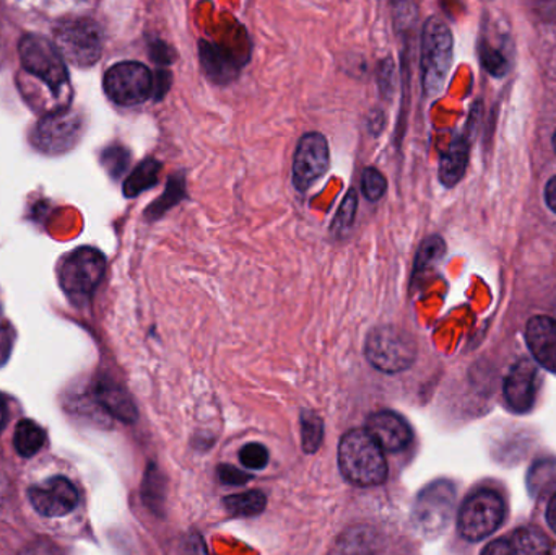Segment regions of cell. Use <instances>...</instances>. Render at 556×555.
I'll list each match as a JSON object with an SVG mask.
<instances>
[{"label":"cell","instance_id":"cell-1","mask_svg":"<svg viewBox=\"0 0 556 555\" xmlns=\"http://www.w3.org/2000/svg\"><path fill=\"white\" fill-rule=\"evenodd\" d=\"M339 466L343 478L359 488L382 484L388 463L376 440L366 430H350L339 445Z\"/></svg>","mask_w":556,"mask_h":555},{"label":"cell","instance_id":"cell-2","mask_svg":"<svg viewBox=\"0 0 556 555\" xmlns=\"http://www.w3.org/2000/svg\"><path fill=\"white\" fill-rule=\"evenodd\" d=\"M453 33L440 16H430L424 25L420 45L421 85L434 97L443 91L453 65Z\"/></svg>","mask_w":556,"mask_h":555},{"label":"cell","instance_id":"cell-3","mask_svg":"<svg viewBox=\"0 0 556 555\" xmlns=\"http://www.w3.org/2000/svg\"><path fill=\"white\" fill-rule=\"evenodd\" d=\"M54 45L68 64L91 67L103 52V29L87 16L64 20L55 26Z\"/></svg>","mask_w":556,"mask_h":555},{"label":"cell","instance_id":"cell-4","mask_svg":"<svg viewBox=\"0 0 556 555\" xmlns=\"http://www.w3.org/2000/svg\"><path fill=\"white\" fill-rule=\"evenodd\" d=\"M106 270V257L97 248L81 247L62 261L59 282L65 295L75 303L88 302L100 286Z\"/></svg>","mask_w":556,"mask_h":555},{"label":"cell","instance_id":"cell-5","mask_svg":"<svg viewBox=\"0 0 556 555\" xmlns=\"http://www.w3.org/2000/svg\"><path fill=\"white\" fill-rule=\"evenodd\" d=\"M20 62L25 72L39 78L54 93L68 87V71L54 41L38 33H28L20 39Z\"/></svg>","mask_w":556,"mask_h":555},{"label":"cell","instance_id":"cell-6","mask_svg":"<svg viewBox=\"0 0 556 555\" xmlns=\"http://www.w3.org/2000/svg\"><path fill=\"white\" fill-rule=\"evenodd\" d=\"M366 358L384 374L407 370L417 357V345L408 332L397 326H378L366 339Z\"/></svg>","mask_w":556,"mask_h":555},{"label":"cell","instance_id":"cell-7","mask_svg":"<svg viewBox=\"0 0 556 555\" xmlns=\"http://www.w3.org/2000/svg\"><path fill=\"white\" fill-rule=\"evenodd\" d=\"M104 91L119 106H137L155 93V77L142 62H117L108 68L103 78Z\"/></svg>","mask_w":556,"mask_h":555},{"label":"cell","instance_id":"cell-8","mask_svg":"<svg viewBox=\"0 0 556 555\" xmlns=\"http://www.w3.org/2000/svg\"><path fill=\"white\" fill-rule=\"evenodd\" d=\"M456 507V491L447 481H438L420 492L414 505V524L425 537L446 530Z\"/></svg>","mask_w":556,"mask_h":555},{"label":"cell","instance_id":"cell-9","mask_svg":"<svg viewBox=\"0 0 556 555\" xmlns=\"http://www.w3.org/2000/svg\"><path fill=\"white\" fill-rule=\"evenodd\" d=\"M505 518L503 499L493 491H479L460 508L459 531L464 540L482 541L498 530Z\"/></svg>","mask_w":556,"mask_h":555},{"label":"cell","instance_id":"cell-10","mask_svg":"<svg viewBox=\"0 0 556 555\" xmlns=\"http://www.w3.org/2000/svg\"><path fill=\"white\" fill-rule=\"evenodd\" d=\"M84 133V119L71 110H59L35 126L31 142L46 155H61L74 149Z\"/></svg>","mask_w":556,"mask_h":555},{"label":"cell","instance_id":"cell-11","mask_svg":"<svg viewBox=\"0 0 556 555\" xmlns=\"http://www.w3.org/2000/svg\"><path fill=\"white\" fill-rule=\"evenodd\" d=\"M330 165L329 142L320 133H306L298 140L294 150L291 181L298 192L313 188L317 179L326 175Z\"/></svg>","mask_w":556,"mask_h":555},{"label":"cell","instance_id":"cell-12","mask_svg":"<svg viewBox=\"0 0 556 555\" xmlns=\"http://www.w3.org/2000/svg\"><path fill=\"white\" fill-rule=\"evenodd\" d=\"M28 497L33 508L46 518L65 517L78 505L77 489L62 476L31 485Z\"/></svg>","mask_w":556,"mask_h":555},{"label":"cell","instance_id":"cell-13","mask_svg":"<svg viewBox=\"0 0 556 555\" xmlns=\"http://www.w3.org/2000/svg\"><path fill=\"white\" fill-rule=\"evenodd\" d=\"M538 391V370L532 362L521 361L509 370L505 380V398L516 413H526L534 406Z\"/></svg>","mask_w":556,"mask_h":555},{"label":"cell","instance_id":"cell-14","mask_svg":"<svg viewBox=\"0 0 556 555\" xmlns=\"http://www.w3.org/2000/svg\"><path fill=\"white\" fill-rule=\"evenodd\" d=\"M366 432L388 452H401L412 440V430L404 417L391 411L372 414L368 419Z\"/></svg>","mask_w":556,"mask_h":555},{"label":"cell","instance_id":"cell-15","mask_svg":"<svg viewBox=\"0 0 556 555\" xmlns=\"http://www.w3.org/2000/svg\"><path fill=\"white\" fill-rule=\"evenodd\" d=\"M526 341L535 361L556 374V321L547 316H535L528 323Z\"/></svg>","mask_w":556,"mask_h":555},{"label":"cell","instance_id":"cell-16","mask_svg":"<svg viewBox=\"0 0 556 555\" xmlns=\"http://www.w3.org/2000/svg\"><path fill=\"white\" fill-rule=\"evenodd\" d=\"M199 58H201L205 74L218 84L233 80L240 72V62L233 58V54L225 51V48L215 42H208L205 39L199 41Z\"/></svg>","mask_w":556,"mask_h":555},{"label":"cell","instance_id":"cell-17","mask_svg":"<svg viewBox=\"0 0 556 555\" xmlns=\"http://www.w3.org/2000/svg\"><path fill=\"white\" fill-rule=\"evenodd\" d=\"M94 400L106 413L113 414L116 419L124 422H134L137 419L136 406L129 394L114 381L100 380L94 387Z\"/></svg>","mask_w":556,"mask_h":555},{"label":"cell","instance_id":"cell-18","mask_svg":"<svg viewBox=\"0 0 556 555\" xmlns=\"http://www.w3.org/2000/svg\"><path fill=\"white\" fill-rule=\"evenodd\" d=\"M467 163H469V142L466 137L457 136L451 142L447 152L441 156L440 181L446 188H453L466 175Z\"/></svg>","mask_w":556,"mask_h":555},{"label":"cell","instance_id":"cell-19","mask_svg":"<svg viewBox=\"0 0 556 555\" xmlns=\"http://www.w3.org/2000/svg\"><path fill=\"white\" fill-rule=\"evenodd\" d=\"M509 555H552V541L538 528H521L508 540Z\"/></svg>","mask_w":556,"mask_h":555},{"label":"cell","instance_id":"cell-20","mask_svg":"<svg viewBox=\"0 0 556 555\" xmlns=\"http://www.w3.org/2000/svg\"><path fill=\"white\" fill-rule=\"evenodd\" d=\"M162 163L155 159L143 160L136 169L127 176L124 181L123 192L126 198H137L147 189L155 188L159 185Z\"/></svg>","mask_w":556,"mask_h":555},{"label":"cell","instance_id":"cell-21","mask_svg":"<svg viewBox=\"0 0 556 555\" xmlns=\"http://www.w3.org/2000/svg\"><path fill=\"white\" fill-rule=\"evenodd\" d=\"M46 442V432L35 420H20L13 433V446L23 458H31Z\"/></svg>","mask_w":556,"mask_h":555},{"label":"cell","instance_id":"cell-22","mask_svg":"<svg viewBox=\"0 0 556 555\" xmlns=\"http://www.w3.org/2000/svg\"><path fill=\"white\" fill-rule=\"evenodd\" d=\"M225 507L237 517H256L266 508V495L260 491L244 492L225 499Z\"/></svg>","mask_w":556,"mask_h":555},{"label":"cell","instance_id":"cell-23","mask_svg":"<svg viewBox=\"0 0 556 555\" xmlns=\"http://www.w3.org/2000/svg\"><path fill=\"white\" fill-rule=\"evenodd\" d=\"M444 253H446V243H444L443 238L438 237V235L428 237L420 244V250H418L417 257H415L414 273L421 274L437 266L443 260Z\"/></svg>","mask_w":556,"mask_h":555},{"label":"cell","instance_id":"cell-24","mask_svg":"<svg viewBox=\"0 0 556 555\" xmlns=\"http://www.w3.org/2000/svg\"><path fill=\"white\" fill-rule=\"evenodd\" d=\"M362 192L368 201H381L388 192V179L379 169L366 168L362 175Z\"/></svg>","mask_w":556,"mask_h":555},{"label":"cell","instance_id":"cell-25","mask_svg":"<svg viewBox=\"0 0 556 555\" xmlns=\"http://www.w3.org/2000/svg\"><path fill=\"white\" fill-rule=\"evenodd\" d=\"M182 198H185V181H182V179L176 181L175 178H172L169 179L165 194L147 211V215H150V218H159L160 215L168 211L169 205H175L176 202L181 201Z\"/></svg>","mask_w":556,"mask_h":555},{"label":"cell","instance_id":"cell-26","mask_svg":"<svg viewBox=\"0 0 556 555\" xmlns=\"http://www.w3.org/2000/svg\"><path fill=\"white\" fill-rule=\"evenodd\" d=\"M301 432H303V449L307 453L316 452L323 442V422L319 417L311 413H303Z\"/></svg>","mask_w":556,"mask_h":555},{"label":"cell","instance_id":"cell-27","mask_svg":"<svg viewBox=\"0 0 556 555\" xmlns=\"http://www.w3.org/2000/svg\"><path fill=\"white\" fill-rule=\"evenodd\" d=\"M101 163L113 178H119L129 166L130 155L124 147L111 146L101 155Z\"/></svg>","mask_w":556,"mask_h":555},{"label":"cell","instance_id":"cell-28","mask_svg":"<svg viewBox=\"0 0 556 555\" xmlns=\"http://www.w3.org/2000/svg\"><path fill=\"white\" fill-rule=\"evenodd\" d=\"M356 207H358V195H356L355 189H350L333 218L332 231L342 234V231L349 230L355 222Z\"/></svg>","mask_w":556,"mask_h":555},{"label":"cell","instance_id":"cell-29","mask_svg":"<svg viewBox=\"0 0 556 555\" xmlns=\"http://www.w3.org/2000/svg\"><path fill=\"white\" fill-rule=\"evenodd\" d=\"M240 459L250 469H264L269 463V452L261 443H248L241 449Z\"/></svg>","mask_w":556,"mask_h":555},{"label":"cell","instance_id":"cell-30","mask_svg":"<svg viewBox=\"0 0 556 555\" xmlns=\"http://www.w3.org/2000/svg\"><path fill=\"white\" fill-rule=\"evenodd\" d=\"M480 55H482L483 65L489 68L490 74L502 77L508 71V61H506L505 55L493 49L492 46L483 45L482 54Z\"/></svg>","mask_w":556,"mask_h":555},{"label":"cell","instance_id":"cell-31","mask_svg":"<svg viewBox=\"0 0 556 555\" xmlns=\"http://www.w3.org/2000/svg\"><path fill=\"white\" fill-rule=\"evenodd\" d=\"M20 555H62L51 541L39 540L28 544Z\"/></svg>","mask_w":556,"mask_h":555},{"label":"cell","instance_id":"cell-32","mask_svg":"<svg viewBox=\"0 0 556 555\" xmlns=\"http://www.w3.org/2000/svg\"><path fill=\"white\" fill-rule=\"evenodd\" d=\"M220 479L227 484L231 485H240L247 484L250 481V476L241 472L240 469L233 468V466H222L220 468Z\"/></svg>","mask_w":556,"mask_h":555},{"label":"cell","instance_id":"cell-33","mask_svg":"<svg viewBox=\"0 0 556 555\" xmlns=\"http://www.w3.org/2000/svg\"><path fill=\"white\" fill-rule=\"evenodd\" d=\"M12 328L9 325L0 323V367L5 364L12 351Z\"/></svg>","mask_w":556,"mask_h":555},{"label":"cell","instance_id":"cell-34","mask_svg":"<svg viewBox=\"0 0 556 555\" xmlns=\"http://www.w3.org/2000/svg\"><path fill=\"white\" fill-rule=\"evenodd\" d=\"M482 555H509L508 540H496L483 550Z\"/></svg>","mask_w":556,"mask_h":555},{"label":"cell","instance_id":"cell-35","mask_svg":"<svg viewBox=\"0 0 556 555\" xmlns=\"http://www.w3.org/2000/svg\"><path fill=\"white\" fill-rule=\"evenodd\" d=\"M545 201L556 214V176L548 181L547 188H545Z\"/></svg>","mask_w":556,"mask_h":555},{"label":"cell","instance_id":"cell-36","mask_svg":"<svg viewBox=\"0 0 556 555\" xmlns=\"http://www.w3.org/2000/svg\"><path fill=\"white\" fill-rule=\"evenodd\" d=\"M547 521L548 525H551L552 530L556 533V494L552 497L551 504H548Z\"/></svg>","mask_w":556,"mask_h":555},{"label":"cell","instance_id":"cell-37","mask_svg":"<svg viewBox=\"0 0 556 555\" xmlns=\"http://www.w3.org/2000/svg\"><path fill=\"white\" fill-rule=\"evenodd\" d=\"M7 420V403L3 396H0V433H2L3 427H5Z\"/></svg>","mask_w":556,"mask_h":555},{"label":"cell","instance_id":"cell-38","mask_svg":"<svg viewBox=\"0 0 556 555\" xmlns=\"http://www.w3.org/2000/svg\"><path fill=\"white\" fill-rule=\"evenodd\" d=\"M554 147H555V152H556V133H555V136H554Z\"/></svg>","mask_w":556,"mask_h":555}]
</instances>
